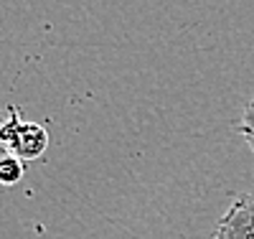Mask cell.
<instances>
[{
    "label": "cell",
    "mask_w": 254,
    "mask_h": 239,
    "mask_svg": "<svg viewBox=\"0 0 254 239\" xmlns=\"http://www.w3.org/2000/svg\"><path fill=\"white\" fill-rule=\"evenodd\" d=\"M0 145H5L18 158L31 163L44 158V153L49 150V130L41 122L20 120V112L10 107L8 117L0 122Z\"/></svg>",
    "instance_id": "obj_1"
},
{
    "label": "cell",
    "mask_w": 254,
    "mask_h": 239,
    "mask_svg": "<svg viewBox=\"0 0 254 239\" xmlns=\"http://www.w3.org/2000/svg\"><path fill=\"white\" fill-rule=\"evenodd\" d=\"M214 239H254V193L237 196L216 224Z\"/></svg>",
    "instance_id": "obj_2"
},
{
    "label": "cell",
    "mask_w": 254,
    "mask_h": 239,
    "mask_svg": "<svg viewBox=\"0 0 254 239\" xmlns=\"http://www.w3.org/2000/svg\"><path fill=\"white\" fill-rule=\"evenodd\" d=\"M26 176V160L18 158L13 150H8L5 145H0V186H18Z\"/></svg>",
    "instance_id": "obj_3"
},
{
    "label": "cell",
    "mask_w": 254,
    "mask_h": 239,
    "mask_svg": "<svg viewBox=\"0 0 254 239\" xmlns=\"http://www.w3.org/2000/svg\"><path fill=\"white\" fill-rule=\"evenodd\" d=\"M237 133L244 138V143H247V148L254 153V97L247 102V107H244V112H242V117H239V122H237Z\"/></svg>",
    "instance_id": "obj_4"
}]
</instances>
